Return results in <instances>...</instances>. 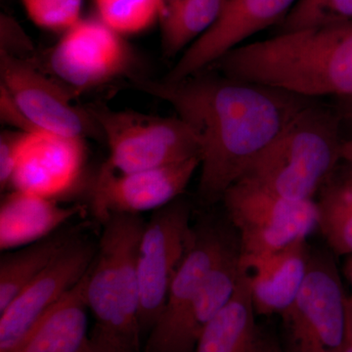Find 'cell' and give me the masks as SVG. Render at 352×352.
<instances>
[{
    "instance_id": "6da1fadb",
    "label": "cell",
    "mask_w": 352,
    "mask_h": 352,
    "mask_svg": "<svg viewBox=\"0 0 352 352\" xmlns=\"http://www.w3.org/2000/svg\"><path fill=\"white\" fill-rule=\"evenodd\" d=\"M131 85L170 104L198 134L203 205L221 201L234 183L279 136L298 111L314 98L237 80L212 69L178 80L133 75Z\"/></svg>"
},
{
    "instance_id": "7a4b0ae2",
    "label": "cell",
    "mask_w": 352,
    "mask_h": 352,
    "mask_svg": "<svg viewBox=\"0 0 352 352\" xmlns=\"http://www.w3.org/2000/svg\"><path fill=\"white\" fill-rule=\"evenodd\" d=\"M308 98L352 97V21L240 45L208 67Z\"/></svg>"
},
{
    "instance_id": "3957f363",
    "label": "cell",
    "mask_w": 352,
    "mask_h": 352,
    "mask_svg": "<svg viewBox=\"0 0 352 352\" xmlns=\"http://www.w3.org/2000/svg\"><path fill=\"white\" fill-rule=\"evenodd\" d=\"M102 223L87 272V300L95 318L89 337L115 352H143L138 254L145 222L138 214H113Z\"/></svg>"
},
{
    "instance_id": "277c9868",
    "label": "cell",
    "mask_w": 352,
    "mask_h": 352,
    "mask_svg": "<svg viewBox=\"0 0 352 352\" xmlns=\"http://www.w3.org/2000/svg\"><path fill=\"white\" fill-rule=\"evenodd\" d=\"M340 122L336 109L314 99L240 179L291 200H314L342 161L346 141L340 135Z\"/></svg>"
},
{
    "instance_id": "5b68a950",
    "label": "cell",
    "mask_w": 352,
    "mask_h": 352,
    "mask_svg": "<svg viewBox=\"0 0 352 352\" xmlns=\"http://www.w3.org/2000/svg\"><path fill=\"white\" fill-rule=\"evenodd\" d=\"M87 108L108 144L110 157L105 166L116 173L150 170L201 157L200 138L182 118L113 110L102 103Z\"/></svg>"
},
{
    "instance_id": "8992f818",
    "label": "cell",
    "mask_w": 352,
    "mask_h": 352,
    "mask_svg": "<svg viewBox=\"0 0 352 352\" xmlns=\"http://www.w3.org/2000/svg\"><path fill=\"white\" fill-rule=\"evenodd\" d=\"M226 217L239 237L242 261L265 258L317 229L315 200L298 201L240 179L221 199Z\"/></svg>"
},
{
    "instance_id": "52a82bcc",
    "label": "cell",
    "mask_w": 352,
    "mask_h": 352,
    "mask_svg": "<svg viewBox=\"0 0 352 352\" xmlns=\"http://www.w3.org/2000/svg\"><path fill=\"white\" fill-rule=\"evenodd\" d=\"M349 296L332 254L311 250L307 278L280 315L286 352H342L349 342Z\"/></svg>"
},
{
    "instance_id": "ba28073f",
    "label": "cell",
    "mask_w": 352,
    "mask_h": 352,
    "mask_svg": "<svg viewBox=\"0 0 352 352\" xmlns=\"http://www.w3.org/2000/svg\"><path fill=\"white\" fill-rule=\"evenodd\" d=\"M191 207L176 199L145 222L138 254L139 324L147 339L163 314L171 282L191 247Z\"/></svg>"
},
{
    "instance_id": "9c48e42d",
    "label": "cell",
    "mask_w": 352,
    "mask_h": 352,
    "mask_svg": "<svg viewBox=\"0 0 352 352\" xmlns=\"http://www.w3.org/2000/svg\"><path fill=\"white\" fill-rule=\"evenodd\" d=\"M1 85L38 131L67 138L103 139L87 108L76 107V92L41 73L36 65L0 52Z\"/></svg>"
},
{
    "instance_id": "30bf717a",
    "label": "cell",
    "mask_w": 352,
    "mask_h": 352,
    "mask_svg": "<svg viewBox=\"0 0 352 352\" xmlns=\"http://www.w3.org/2000/svg\"><path fill=\"white\" fill-rule=\"evenodd\" d=\"M48 65L57 80L76 94L135 75L131 47L100 19L80 20L65 32L50 51Z\"/></svg>"
},
{
    "instance_id": "8fae6325",
    "label": "cell",
    "mask_w": 352,
    "mask_h": 352,
    "mask_svg": "<svg viewBox=\"0 0 352 352\" xmlns=\"http://www.w3.org/2000/svg\"><path fill=\"white\" fill-rule=\"evenodd\" d=\"M200 166V157L129 173L104 166L92 186V212L101 222L113 214L155 212L182 195Z\"/></svg>"
},
{
    "instance_id": "7c38bea8",
    "label": "cell",
    "mask_w": 352,
    "mask_h": 352,
    "mask_svg": "<svg viewBox=\"0 0 352 352\" xmlns=\"http://www.w3.org/2000/svg\"><path fill=\"white\" fill-rule=\"evenodd\" d=\"M237 237L226 217H206L194 226L193 242L171 282L163 314L146 339L143 352L166 351L208 273Z\"/></svg>"
},
{
    "instance_id": "4fadbf2b",
    "label": "cell",
    "mask_w": 352,
    "mask_h": 352,
    "mask_svg": "<svg viewBox=\"0 0 352 352\" xmlns=\"http://www.w3.org/2000/svg\"><path fill=\"white\" fill-rule=\"evenodd\" d=\"M96 251L92 243L76 237L0 312V352H12L41 316L85 277Z\"/></svg>"
},
{
    "instance_id": "5bb4252c",
    "label": "cell",
    "mask_w": 352,
    "mask_h": 352,
    "mask_svg": "<svg viewBox=\"0 0 352 352\" xmlns=\"http://www.w3.org/2000/svg\"><path fill=\"white\" fill-rule=\"evenodd\" d=\"M298 0H226L219 17L164 78L178 82L208 69L250 36L281 24Z\"/></svg>"
},
{
    "instance_id": "9a60e30c",
    "label": "cell",
    "mask_w": 352,
    "mask_h": 352,
    "mask_svg": "<svg viewBox=\"0 0 352 352\" xmlns=\"http://www.w3.org/2000/svg\"><path fill=\"white\" fill-rule=\"evenodd\" d=\"M83 140L43 131L28 133L11 185L47 198L66 191L82 170Z\"/></svg>"
},
{
    "instance_id": "2e32d148",
    "label": "cell",
    "mask_w": 352,
    "mask_h": 352,
    "mask_svg": "<svg viewBox=\"0 0 352 352\" xmlns=\"http://www.w3.org/2000/svg\"><path fill=\"white\" fill-rule=\"evenodd\" d=\"M310 252L307 240H300L265 258H241L256 315H281L293 305L307 278Z\"/></svg>"
},
{
    "instance_id": "e0dca14e",
    "label": "cell",
    "mask_w": 352,
    "mask_h": 352,
    "mask_svg": "<svg viewBox=\"0 0 352 352\" xmlns=\"http://www.w3.org/2000/svg\"><path fill=\"white\" fill-rule=\"evenodd\" d=\"M239 237L228 245L201 285L182 323L164 352H195L201 332L230 302L242 271Z\"/></svg>"
},
{
    "instance_id": "ac0fdd59",
    "label": "cell",
    "mask_w": 352,
    "mask_h": 352,
    "mask_svg": "<svg viewBox=\"0 0 352 352\" xmlns=\"http://www.w3.org/2000/svg\"><path fill=\"white\" fill-rule=\"evenodd\" d=\"M87 279V273L41 316L12 352L80 351L89 337Z\"/></svg>"
},
{
    "instance_id": "d6986e66",
    "label": "cell",
    "mask_w": 352,
    "mask_h": 352,
    "mask_svg": "<svg viewBox=\"0 0 352 352\" xmlns=\"http://www.w3.org/2000/svg\"><path fill=\"white\" fill-rule=\"evenodd\" d=\"M80 212L78 206L63 207L52 198L15 190L0 208V249L9 251L44 239Z\"/></svg>"
},
{
    "instance_id": "ffe728a7",
    "label": "cell",
    "mask_w": 352,
    "mask_h": 352,
    "mask_svg": "<svg viewBox=\"0 0 352 352\" xmlns=\"http://www.w3.org/2000/svg\"><path fill=\"white\" fill-rule=\"evenodd\" d=\"M256 316L249 281L242 266L239 284L232 298L204 329L195 352L256 351L261 330Z\"/></svg>"
},
{
    "instance_id": "44dd1931",
    "label": "cell",
    "mask_w": 352,
    "mask_h": 352,
    "mask_svg": "<svg viewBox=\"0 0 352 352\" xmlns=\"http://www.w3.org/2000/svg\"><path fill=\"white\" fill-rule=\"evenodd\" d=\"M315 200L317 229L331 252L352 254V162L342 159Z\"/></svg>"
},
{
    "instance_id": "7402d4cb",
    "label": "cell",
    "mask_w": 352,
    "mask_h": 352,
    "mask_svg": "<svg viewBox=\"0 0 352 352\" xmlns=\"http://www.w3.org/2000/svg\"><path fill=\"white\" fill-rule=\"evenodd\" d=\"M75 229L53 233L8 252L0 259V312L43 272L65 248L78 237Z\"/></svg>"
},
{
    "instance_id": "603a6c76",
    "label": "cell",
    "mask_w": 352,
    "mask_h": 352,
    "mask_svg": "<svg viewBox=\"0 0 352 352\" xmlns=\"http://www.w3.org/2000/svg\"><path fill=\"white\" fill-rule=\"evenodd\" d=\"M226 0H163L161 45L166 58L184 52L219 17Z\"/></svg>"
},
{
    "instance_id": "cb8c5ba5",
    "label": "cell",
    "mask_w": 352,
    "mask_h": 352,
    "mask_svg": "<svg viewBox=\"0 0 352 352\" xmlns=\"http://www.w3.org/2000/svg\"><path fill=\"white\" fill-rule=\"evenodd\" d=\"M99 19L122 34L144 32L160 20L163 0H95Z\"/></svg>"
},
{
    "instance_id": "d4e9b609",
    "label": "cell",
    "mask_w": 352,
    "mask_h": 352,
    "mask_svg": "<svg viewBox=\"0 0 352 352\" xmlns=\"http://www.w3.org/2000/svg\"><path fill=\"white\" fill-rule=\"evenodd\" d=\"M352 21V0H298L276 34Z\"/></svg>"
},
{
    "instance_id": "484cf974",
    "label": "cell",
    "mask_w": 352,
    "mask_h": 352,
    "mask_svg": "<svg viewBox=\"0 0 352 352\" xmlns=\"http://www.w3.org/2000/svg\"><path fill=\"white\" fill-rule=\"evenodd\" d=\"M25 12L38 27L50 31H65L82 18L83 0H21Z\"/></svg>"
},
{
    "instance_id": "4316f807",
    "label": "cell",
    "mask_w": 352,
    "mask_h": 352,
    "mask_svg": "<svg viewBox=\"0 0 352 352\" xmlns=\"http://www.w3.org/2000/svg\"><path fill=\"white\" fill-rule=\"evenodd\" d=\"M0 52L31 61L34 47L24 29L11 16H0Z\"/></svg>"
},
{
    "instance_id": "83f0119b",
    "label": "cell",
    "mask_w": 352,
    "mask_h": 352,
    "mask_svg": "<svg viewBox=\"0 0 352 352\" xmlns=\"http://www.w3.org/2000/svg\"><path fill=\"white\" fill-rule=\"evenodd\" d=\"M27 134L19 131H6L0 134V187L2 191L12 184Z\"/></svg>"
},
{
    "instance_id": "f1b7e54d",
    "label": "cell",
    "mask_w": 352,
    "mask_h": 352,
    "mask_svg": "<svg viewBox=\"0 0 352 352\" xmlns=\"http://www.w3.org/2000/svg\"><path fill=\"white\" fill-rule=\"evenodd\" d=\"M0 117L2 122L12 126L15 131L25 133L38 131L25 117L11 94L2 85H0Z\"/></svg>"
},
{
    "instance_id": "f546056e",
    "label": "cell",
    "mask_w": 352,
    "mask_h": 352,
    "mask_svg": "<svg viewBox=\"0 0 352 352\" xmlns=\"http://www.w3.org/2000/svg\"><path fill=\"white\" fill-rule=\"evenodd\" d=\"M254 352H286L283 346L278 342L270 333L259 330L258 342Z\"/></svg>"
},
{
    "instance_id": "4dcf8cb0",
    "label": "cell",
    "mask_w": 352,
    "mask_h": 352,
    "mask_svg": "<svg viewBox=\"0 0 352 352\" xmlns=\"http://www.w3.org/2000/svg\"><path fill=\"white\" fill-rule=\"evenodd\" d=\"M336 111L339 113L340 119L352 124V97L337 99Z\"/></svg>"
},
{
    "instance_id": "1f68e13d",
    "label": "cell",
    "mask_w": 352,
    "mask_h": 352,
    "mask_svg": "<svg viewBox=\"0 0 352 352\" xmlns=\"http://www.w3.org/2000/svg\"><path fill=\"white\" fill-rule=\"evenodd\" d=\"M78 352H115L109 347L103 346L100 342L88 337L87 342L83 344L82 349Z\"/></svg>"
},
{
    "instance_id": "d6a6232c",
    "label": "cell",
    "mask_w": 352,
    "mask_h": 352,
    "mask_svg": "<svg viewBox=\"0 0 352 352\" xmlns=\"http://www.w3.org/2000/svg\"><path fill=\"white\" fill-rule=\"evenodd\" d=\"M344 275L352 288V254L346 256L344 264Z\"/></svg>"
},
{
    "instance_id": "836d02e7",
    "label": "cell",
    "mask_w": 352,
    "mask_h": 352,
    "mask_svg": "<svg viewBox=\"0 0 352 352\" xmlns=\"http://www.w3.org/2000/svg\"><path fill=\"white\" fill-rule=\"evenodd\" d=\"M342 159L352 162V139L344 142V149H342Z\"/></svg>"
},
{
    "instance_id": "e575fe53",
    "label": "cell",
    "mask_w": 352,
    "mask_h": 352,
    "mask_svg": "<svg viewBox=\"0 0 352 352\" xmlns=\"http://www.w3.org/2000/svg\"><path fill=\"white\" fill-rule=\"evenodd\" d=\"M347 307H349V331H351V336L352 338V295L349 296V302H347Z\"/></svg>"
},
{
    "instance_id": "d590c367",
    "label": "cell",
    "mask_w": 352,
    "mask_h": 352,
    "mask_svg": "<svg viewBox=\"0 0 352 352\" xmlns=\"http://www.w3.org/2000/svg\"><path fill=\"white\" fill-rule=\"evenodd\" d=\"M351 332V331H349ZM342 352H352V338L351 336L349 337V342H347L346 349H344V351Z\"/></svg>"
}]
</instances>
